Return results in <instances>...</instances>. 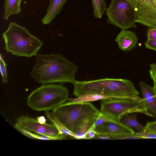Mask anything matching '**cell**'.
Masks as SVG:
<instances>
[{
	"label": "cell",
	"instance_id": "cell-1",
	"mask_svg": "<svg viewBox=\"0 0 156 156\" xmlns=\"http://www.w3.org/2000/svg\"><path fill=\"white\" fill-rule=\"evenodd\" d=\"M51 113L62 127L77 139H84L87 133L94 129L95 122L102 116L100 111L87 101L64 103L53 110Z\"/></svg>",
	"mask_w": 156,
	"mask_h": 156
},
{
	"label": "cell",
	"instance_id": "cell-2",
	"mask_svg": "<svg viewBox=\"0 0 156 156\" xmlns=\"http://www.w3.org/2000/svg\"><path fill=\"white\" fill-rule=\"evenodd\" d=\"M30 75L36 83L46 84L75 81L77 66L59 54H38Z\"/></svg>",
	"mask_w": 156,
	"mask_h": 156
},
{
	"label": "cell",
	"instance_id": "cell-3",
	"mask_svg": "<svg viewBox=\"0 0 156 156\" xmlns=\"http://www.w3.org/2000/svg\"><path fill=\"white\" fill-rule=\"evenodd\" d=\"M73 84V94L77 98L92 95H99L103 98H141L133 83L128 80L105 78L89 81L75 80Z\"/></svg>",
	"mask_w": 156,
	"mask_h": 156
},
{
	"label": "cell",
	"instance_id": "cell-4",
	"mask_svg": "<svg viewBox=\"0 0 156 156\" xmlns=\"http://www.w3.org/2000/svg\"><path fill=\"white\" fill-rule=\"evenodd\" d=\"M2 37L5 51L19 57L30 58L35 56L43 44L26 27L14 22L10 23L3 33Z\"/></svg>",
	"mask_w": 156,
	"mask_h": 156
},
{
	"label": "cell",
	"instance_id": "cell-5",
	"mask_svg": "<svg viewBox=\"0 0 156 156\" xmlns=\"http://www.w3.org/2000/svg\"><path fill=\"white\" fill-rule=\"evenodd\" d=\"M69 92L65 87L60 84H43L33 90L27 99V104L37 111L53 110L68 99Z\"/></svg>",
	"mask_w": 156,
	"mask_h": 156
},
{
	"label": "cell",
	"instance_id": "cell-6",
	"mask_svg": "<svg viewBox=\"0 0 156 156\" xmlns=\"http://www.w3.org/2000/svg\"><path fill=\"white\" fill-rule=\"evenodd\" d=\"M101 102L102 116L112 121L119 122L124 115L135 113L149 116L143 98H109L101 99Z\"/></svg>",
	"mask_w": 156,
	"mask_h": 156
},
{
	"label": "cell",
	"instance_id": "cell-7",
	"mask_svg": "<svg viewBox=\"0 0 156 156\" xmlns=\"http://www.w3.org/2000/svg\"><path fill=\"white\" fill-rule=\"evenodd\" d=\"M106 13L108 23L122 30L136 27L133 9L126 0H111Z\"/></svg>",
	"mask_w": 156,
	"mask_h": 156
},
{
	"label": "cell",
	"instance_id": "cell-8",
	"mask_svg": "<svg viewBox=\"0 0 156 156\" xmlns=\"http://www.w3.org/2000/svg\"><path fill=\"white\" fill-rule=\"evenodd\" d=\"M132 7L136 23L156 28L155 0H126Z\"/></svg>",
	"mask_w": 156,
	"mask_h": 156
},
{
	"label": "cell",
	"instance_id": "cell-9",
	"mask_svg": "<svg viewBox=\"0 0 156 156\" xmlns=\"http://www.w3.org/2000/svg\"><path fill=\"white\" fill-rule=\"evenodd\" d=\"M16 124L31 132L53 137H62L66 136L59 134L56 126L53 124L42 123L37 119L27 116H21L17 119Z\"/></svg>",
	"mask_w": 156,
	"mask_h": 156
},
{
	"label": "cell",
	"instance_id": "cell-10",
	"mask_svg": "<svg viewBox=\"0 0 156 156\" xmlns=\"http://www.w3.org/2000/svg\"><path fill=\"white\" fill-rule=\"evenodd\" d=\"M94 130L98 135L119 139L122 136L135 134V133L133 129L119 122L112 120L97 126Z\"/></svg>",
	"mask_w": 156,
	"mask_h": 156
},
{
	"label": "cell",
	"instance_id": "cell-11",
	"mask_svg": "<svg viewBox=\"0 0 156 156\" xmlns=\"http://www.w3.org/2000/svg\"><path fill=\"white\" fill-rule=\"evenodd\" d=\"M139 87L147 107L149 116L156 117V97L153 87L141 81Z\"/></svg>",
	"mask_w": 156,
	"mask_h": 156
},
{
	"label": "cell",
	"instance_id": "cell-12",
	"mask_svg": "<svg viewBox=\"0 0 156 156\" xmlns=\"http://www.w3.org/2000/svg\"><path fill=\"white\" fill-rule=\"evenodd\" d=\"M138 41L134 32L126 30H122L115 39L119 48L124 51H129L134 48Z\"/></svg>",
	"mask_w": 156,
	"mask_h": 156
},
{
	"label": "cell",
	"instance_id": "cell-13",
	"mask_svg": "<svg viewBox=\"0 0 156 156\" xmlns=\"http://www.w3.org/2000/svg\"><path fill=\"white\" fill-rule=\"evenodd\" d=\"M67 0H49V4L47 13L42 19L44 25L49 24L61 11Z\"/></svg>",
	"mask_w": 156,
	"mask_h": 156
},
{
	"label": "cell",
	"instance_id": "cell-14",
	"mask_svg": "<svg viewBox=\"0 0 156 156\" xmlns=\"http://www.w3.org/2000/svg\"><path fill=\"white\" fill-rule=\"evenodd\" d=\"M22 0H5L4 18L8 20L11 16L21 12V3Z\"/></svg>",
	"mask_w": 156,
	"mask_h": 156
},
{
	"label": "cell",
	"instance_id": "cell-15",
	"mask_svg": "<svg viewBox=\"0 0 156 156\" xmlns=\"http://www.w3.org/2000/svg\"><path fill=\"white\" fill-rule=\"evenodd\" d=\"M119 122L138 132L144 131L145 129V126L140 123L137 121L136 115L133 113L124 115L120 119Z\"/></svg>",
	"mask_w": 156,
	"mask_h": 156
},
{
	"label": "cell",
	"instance_id": "cell-16",
	"mask_svg": "<svg viewBox=\"0 0 156 156\" xmlns=\"http://www.w3.org/2000/svg\"><path fill=\"white\" fill-rule=\"evenodd\" d=\"M15 128L25 136L31 138L41 140H60L64 139L62 137H53L34 133L16 124L15 125Z\"/></svg>",
	"mask_w": 156,
	"mask_h": 156
},
{
	"label": "cell",
	"instance_id": "cell-17",
	"mask_svg": "<svg viewBox=\"0 0 156 156\" xmlns=\"http://www.w3.org/2000/svg\"><path fill=\"white\" fill-rule=\"evenodd\" d=\"M93 8V14L95 18L100 19L106 11V4L104 0H91Z\"/></svg>",
	"mask_w": 156,
	"mask_h": 156
},
{
	"label": "cell",
	"instance_id": "cell-18",
	"mask_svg": "<svg viewBox=\"0 0 156 156\" xmlns=\"http://www.w3.org/2000/svg\"><path fill=\"white\" fill-rule=\"evenodd\" d=\"M0 57V68L2 80L3 83H5L7 82L6 64L1 54Z\"/></svg>",
	"mask_w": 156,
	"mask_h": 156
},
{
	"label": "cell",
	"instance_id": "cell-19",
	"mask_svg": "<svg viewBox=\"0 0 156 156\" xmlns=\"http://www.w3.org/2000/svg\"><path fill=\"white\" fill-rule=\"evenodd\" d=\"M135 134L137 136L141 137L142 139H156V132H155L144 131L135 133Z\"/></svg>",
	"mask_w": 156,
	"mask_h": 156
},
{
	"label": "cell",
	"instance_id": "cell-20",
	"mask_svg": "<svg viewBox=\"0 0 156 156\" xmlns=\"http://www.w3.org/2000/svg\"><path fill=\"white\" fill-rule=\"evenodd\" d=\"M150 67V75L153 83V87L155 93L156 94V62L151 64Z\"/></svg>",
	"mask_w": 156,
	"mask_h": 156
},
{
	"label": "cell",
	"instance_id": "cell-21",
	"mask_svg": "<svg viewBox=\"0 0 156 156\" xmlns=\"http://www.w3.org/2000/svg\"><path fill=\"white\" fill-rule=\"evenodd\" d=\"M148 28L147 33V39L156 41V28Z\"/></svg>",
	"mask_w": 156,
	"mask_h": 156
},
{
	"label": "cell",
	"instance_id": "cell-22",
	"mask_svg": "<svg viewBox=\"0 0 156 156\" xmlns=\"http://www.w3.org/2000/svg\"><path fill=\"white\" fill-rule=\"evenodd\" d=\"M146 48L156 51V41L147 39L144 43Z\"/></svg>",
	"mask_w": 156,
	"mask_h": 156
},
{
	"label": "cell",
	"instance_id": "cell-23",
	"mask_svg": "<svg viewBox=\"0 0 156 156\" xmlns=\"http://www.w3.org/2000/svg\"><path fill=\"white\" fill-rule=\"evenodd\" d=\"M144 131L156 132V120L147 122L145 126Z\"/></svg>",
	"mask_w": 156,
	"mask_h": 156
},
{
	"label": "cell",
	"instance_id": "cell-24",
	"mask_svg": "<svg viewBox=\"0 0 156 156\" xmlns=\"http://www.w3.org/2000/svg\"><path fill=\"white\" fill-rule=\"evenodd\" d=\"M110 120H112L101 116L95 122L94 127Z\"/></svg>",
	"mask_w": 156,
	"mask_h": 156
},
{
	"label": "cell",
	"instance_id": "cell-25",
	"mask_svg": "<svg viewBox=\"0 0 156 156\" xmlns=\"http://www.w3.org/2000/svg\"><path fill=\"white\" fill-rule=\"evenodd\" d=\"M95 134H96L94 131V129H92L89 131L85 136L84 139H90L94 137Z\"/></svg>",
	"mask_w": 156,
	"mask_h": 156
},
{
	"label": "cell",
	"instance_id": "cell-26",
	"mask_svg": "<svg viewBox=\"0 0 156 156\" xmlns=\"http://www.w3.org/2000/svg\"><path fill=\"white\" fill-rule=\"evenodd\" d=\"M37 119L41 123H44L46 122V119L44 116H41L38 117L37 118Z\"/></svg>",
	"mask_w": 156,
	"mask_h": 156
},
{
	"label": "cell",
	"instance_id": "cell-27",
	"mask_svg": "<svg viewBox=\"0 0 156 156\" xmlns=\"http://www.w3.org/2000/svg\"><path fill=\"white\" fill-rule=\"evenodd\" d=\"M154 97H156V95H154Z\"/></svg>",
	"mask_w": 156,
	"mask_h": 156
},
{
	"label": "cell",
	"instance_id": "cell-28",
	"mask_svg": "<svg viewBox=\"0 0 156 156\" xmlns=\"http://www.w3.org/2000/svg\"><path fill=\"white\" fill-rule=\"evenodd\" d=\"M155 1H156V0H155Z\"/></svg>",
	"mask_w": 156,
	"mask_h": 156
}]
</instances>
